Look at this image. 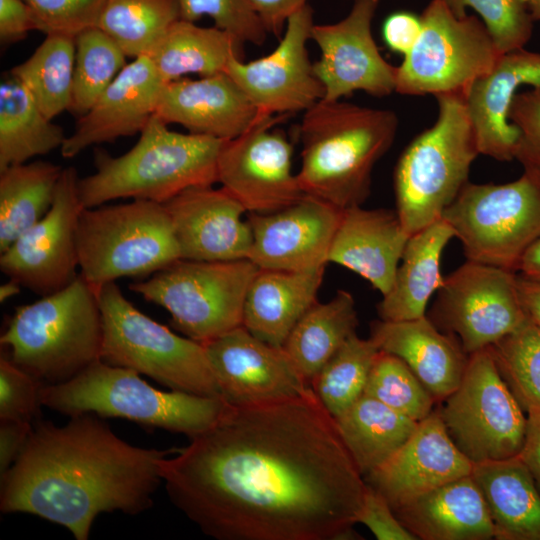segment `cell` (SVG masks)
Returning <instances> with one entry per match:
<instances>
[{
	"label": "cell",
	"instance_id": "d6986e66",
	"mask_svg": "<svg viewBox=\"0 0 540 540\" xmlns=\"http://www.w3.org/2000/svg\"><path fill=\"white\" fill-rule=\"evenodd\" d=\"M203 345L221 396L232 406L290 399L311 388L282 348L243 325Z\"/></svg>",
	"mask_w": 540,
	"mask_h": 540
},
{
	"label": "cell",
	"instance_id": "1f68e13d",
	"mask_svg": "<svg viewBox=\"0 0 540 540\" xmlns=\"http://www.w3.org/2000/svg\"><path fill=\"white\" fill-rule=\"evenodd\" d=\"M242 45L216 26L179 19L147 56L165 84L191 73L207 77L226 72L233 57L242 58Z\"/></svg>",
	"mask_w": 540,
	"mask_h": 540
},
{
	"label": "cell",
	"instance_id": "ee69618b",
	"mask_svg": "<svg viewBox=\"0 0 540 540\" xmlns=\"http://www.w3.org/2000/svg\"><path fill=\"white\" fill-rule=\"evenodd\" d=\"M182 20L196 22L202 16L211 17L215 26L242 44L262 45L267 31L251 0H178Z\"/></svg>",
	"mask_w": 540,
	"mask_h": 540
},
{
	"label": "cell",
	"instance_id": "f907efd6",
	"mask_svg": "<svg viewBox=\"0 0 540 540\" xmlns=\"http://www.w3.org/2000/svg\"><path fill=\"white\" fill-rule=\"evenodd\" d=\"M421 32L420 17L407 11L390 14L382 26L383 39L394 52L404 56L411 51Z\"/></svg>",
	"mask_w": 540,
	"mask_h": 540
},
{
	"label": "cell",
	"instance_id": "c3c4849f",
	"mask_svg": "<svg viewBox=\"0 0 540 540\" xmlns=\"http://www.w3.org/2000/svg\"><path fill=\"white\" fill-rule=\"evenodd\" d=\"M358 523L364 524L378 540H417L399 521L387 499L369 484Z\"/></svg>",
	"mask_w": 540,
	"mask_h": 540
},
{
	"label": "cell",
	"instance_id": "681fc988",
	"mask_svg": "<svg viewBox=\"0 0 540 540\" xmlns=\"http://www.w3.org/2000/svg\"><path fill=\"white\" fill-rule=\"evenodd\" d=\"M31 30H38V26L31 8L24 0H0L2 43L20 41Z\"/></svg>",
	"mask_w": 540,
	"mask_h": 540
},
{
	"label": "cell",
	"instance_id": "e0dca14e",
	"mask_svg": "<svg viewBox=\"0 0 540 540\" xmlns=\"http://www.w3.org/2000/svg\"><path fill=\"white\" fill-rule=\"evenodd\" d=\"M313 11L309 5L287 21L284 36L269 55L244 62L233 57L226 73L245 93L258 115H289L311 108L323 99L306 43L311 39Z\"/></svg>",
	"mask_w": 540,
	"mask_h": 540
},
{
	"label": "cell",
	"instance_id": "2e32d148",
	"mask_svg": "<svg viewBox=\"0 0 540 540\" xmlns=\"http://www.w3.org/2000/svg\"><path fill=\"white\" fill-rule=\"evenodd\" d=\"M74 167L60 175L47 214L0 252V269L9 279L46 296L68 286L78 275L76 230L84 208Z\"/></svg>",
	"mask_w": 540,
	"mask_h": 540
},
{
	"label": "cell",
	"instance_id": "6da1fadb",
	"mask_svg": "<svg viewBox=\"0 0 540 540\" xmlns=\"http://www.w3.org/2000/svg\"><path fill=\"white\" fill-rule=\"evenodd\" d=\"M160 475L172 503L218 540L353 536L366 482L312 387L232 406L190 438Z\"/></svg>",
	"mask_w": 540,
	"mask_h": 540
},
{
	"label": "cell",
	"instance_id": "44dd1931",
	"mask_svg": "<svg viewBox=\"0 0 540 540\" xmlns=\"http://www.w3.org/2000/svg\"><path fill=\"white\" fill-rule=\"evenodd\" d=\"M172 221L181 259H248L252 231L246 209L225 189L188 188L163 204Z\"/></svg>",
	"mask_w": 540,
	"mask_h": 540
},
{
	"label": "cell",
	"instance_id": "f546056e",
	"mask_svg": "<svg viewBox=\"0 0 540 540\" xmlns=\"http://www.w3.org/2000/svg\"><path fill=\"white\" fill-rule=\"evenodd\" d=\"M455 237L443 218L412 234L405 246L391 290L377 305L381 320L406 321L425 316L431 295L441 287V256Z\"/></svg>",
	"mask_w": 540,
	"mask_h": 540
},
{
	"label": "cell",
	"instance_id": "9f6ffc18",
	"mask_svg": "<svg viewBox=\"0 0 540 540\" xmlns=\"http://www.w3.org/2000/svg\"><path fill=\"white\" fill-rule=\"evenodd\" d=\"M517 271L526 278L540 281V237L525 250Z\"/></svg>",
	"mask_w": 540,
	"mask_h": 540
},
{
	"label": "cell",
	"instance_id": "11a10c76",
	"mask_svg": "<svg viewBox=\"0 0 540 540\" xmlns=\"http://www.w3.org/2000/svg\"><path fill=\"white\" fill-rule=\"evenodd\" d=\"M517 289L526 319L540 328V281L519 274Z\"/></svg>",
	"mask_w": 540,
	"mask_h": 540
},
{
	"label": "cell",
	"instance_id": "8d00e7d4",
	"mask_svg": "<svg viewBox=\"0 0 540 540\" xmlns=\"http://www.w3.org/2000/svg\"><path fill=\"white\" fill-rule=\"evenodd\" d=\"M75 37L48 34L10 75L28 90L44 115L53 119L72 104Z\"/></svg>",
	"mask_w": 540,
	"mask_h": 540
},
{
	"label": "cell",
	"instance_id": "cb8c5ba5",
	"mask_svg": "<svg viewBox=\"0 0 540 540\" xmlns=\"http://www.w3.org/2000/svg\"><path fill=\"white\" fill-rule=\"evenodd\" d=\"M523 85L540 87V52L524 47L502 53L465 92L480 154L499 161L515 159L519 132L508 120V109Z\"/></svg>",
	"mask_w": 540,
	"mask_h": 540
},
{
	"label": "cell",
	"instance_id": "ffe728a7",
	"mask_svg": "<svg viewBox=\"0 0 540 540\" xmlns=\"http://www.w3.org/2000/svg\"><path fill=\"white\" fill-rule=\"evenodd\" d=\"M341 209L304 195L269 213H249L248 259L259 269L305 271L326 266Z\"/></svg>",
	"mask_w": 540,
	"mask_h": 540
},
{
	"label": "cell",
	"instance_id": "7c38bea8",
	"mask_svg": "<svg viewBox=\"0 0 540 540\" xmlns=\"http://www.w3.org/2000/svg\"><path fill=\"white\" fill-rule=\"evenodd\" d=\"M420 20V35L397 67V93L465 94L502 54L479 17H458L440 0H431Z\"/></svg>",
	"mask_w": 540,
	"mask_h": 540
},
{
	"label": "cell",
	"instance_id": "4316f807",
	"mask_svg": "<svg viewBox=\"0 0 540 540\" xmlns=\"http://www.w3.org/2000/svg\"><path fill=\"white\" fill-rule=\"evenodd\" d=\"M370 338L379 350L401 358L435 401H443L459 386L469 355L453 334L441 333L426 316L374 321Z\"/></svg>",
	"mask_w": 540,
	"mask_h": 540
},
{
	"label": "cell",
	"instance_id": "f1b7e54d",
	"mask_svg": "<svg viewBox=\"0 0 540 540\" xmlns=\"http://www.w3.org/2000/svg\"><path fill=\"white\" fill-rule=\"evenodd\" d=\"M325 267L259 269L247 290L242 325L260 340L282 348L297 322L317 302Z\"/></svg>",
	"mask_w": 540,
	"mask_h": 540
},
{
	"label": "cell",
	"instance_id": "ab89813d",
	"mask_svg": "<svg viewBox=\"0 0 540 540\" xmlns=\"http://www.w3.org/2000/svg\"><path fill=\"white\" fill-rule=\"evenodd\" d=\"M126 54L103 30L94 26L75 36V63L70 111L80 117L126 66Z\"/></svg>",
	"mask_w": 540,
	"mask_h": 540
},
{
	"label": "cell",
	"instance_id": "db71d44e",
	"mask_svg": "<svg viewBox=\"0 0 540 540\" xmlns=\"http://www.w3.org/2000/svg\"><path fill=\"white\" fill-rule=\"evenodd\" d=\"M519 457L528 468L540 493V411L527 412L526 436Z\"/></svg>",
	"mask_w": 540,
	"mask_h": 540
},
{
	"label": "cell",
	"instance_id": "6f0895ef",
	"mask_svg": "<svg viewBox=\"0 0 540 540\" xmlns=\"http://www.w3.org/2000/svg\"><path fill=\"white\" fill-rule=\"evenodd\" d=\"M21 287L22 286L18 282L9 279V281L0 286V301L3 303L9 298L18 295L21 291Z\"/></svg>",
	"mask_w": 540,
	"mask_h": 540
},
{
	"label": "cell",
	"instance_id": "ac0fdd59",
	"mask_svg": "<svg viewBox=\"0 0 540 540\" xmlns=\"http://www.w3.org/2000/svg\"><path fill=\"white\" fill-rule=\"evenodd\" d=\"M380 0H354L348 15L337 23L313 25L311 39L321 51L313 64L324 88V101H337L361 90L384 97L395 92L397 67L380 54L372 20Z\"/></svg>",
	"mask_w": 540,
	"mask_h": 540
},
{
	"label": "cell",
	"instance_id": "484cf974",
	"mask_svg": "<svg viewBox=\"0 0 540 540\" xmlns=\"http://www.w3.org/2000/svg\"><path fill=\"white\" fill-rule=\"evenodd\" d=\"M410 236L396 210L347 208L334 234L328 263L357 273L384 296L393 286Z\"/></svg>",
	"mask_w": 540,
	"mask_h": 540
},
{
	"label": "cell",
	"instance_id": "680465c9",
	"mask_svg": "<svg viewBox=\"0 0 540 540\" xmlns=\"http://www.w3.org/2000/svg\"><path fill=\"white\" fill-rule=\"evenodd\" d=\"M533 21H540V0H525Z\"/></svg>",
	"mask_w": 540,
	"mask_h": 540
},
{
	"label": "cell",
	"instance_id": "bcb514c9",
	"mask_svg": "<svg viewBox=\"0 0 540 540\" xmlns=\"http://www.w3.org/2000/svg\"><path fill=\"white\" fill-rule=\"evenodd\" d=\"M43 383L14 364L0 359V420L32 422L40 412Z\"/></svg>",
	"mask_w": 540,
	"mask_h": 540
},
{
	"label": "cell",
	"instance_id": "5bb4252c",
	"mask_svg": "<svg viewBox=\"0 0 540 540\" xmlns=\"http://www.w3.org/2000/svg\"><path fill=\"white\" fill-rule=\"evenodd\" d=\"M433 323L456 334L469 355L485 349L528 320L514 271L467 260L437 291Z\"/></svg>",
	"mask_w": 540,
	"mask_h": 540
},
{
	"label": "cell",
	"instance_id": "8992f818",
	"mask_svg": "<svg viewBox=\"0 0 540 540\" xmlns=\"http://www.w3.org/2000/svg\"><path fill=\"white\" fill-rule=\"evenodd\" d=\"M40 401L69 417L93 413L123 418L189 438L213 426L229 405L222 397L158 390L138 372L102 360L66 382L43 384Z\"/></svg>",
	"mask_w": 540,
	"mask_h": 540
},
{
	"label": "cell",
	"instance_id": "836d02e7",
	"mask_svg": "<svg viewBox=\"0 0 540 540\" xmlns=\"http://www.w3.org/2000/svg\"><path fill=\"white\" fill-rule=\"evenodd\" d=\"M334 420L363 477L386 462L418 425V422L364 394Z\"/></svg>",
	"mask_w": 540,
	"mask_h": 540
},
{
	"label": "cell",
	"instance_id": "7bdbcfd3",
	"mask_svg": "<svg viewBox=\"0 0 540 540\" xmlns=\"http://www.w3.org/2000/svg\"><path fill=\"white\" fill-rule=\"evenodd\" d=\"M453 14L473 9L484 22L501 53L523 48L530 40L533 19L525 0H440Z\"/></svg>",
	"mask_w": 540,
	"mask_h": 540
},
{
	"label": "cell",
	"instance_id": "7402d4cb",
	"mask_svg": "<svg viewBox=\"0 0 540 540\" xmlns=\"http://www.w3.org/2000/svg\"><path fill=\"white\" fill-rule=\"evenodd\" d=\"M473 465L454 444L435 410L418 422L409 439L364 479L394 509L422 493L470 475Z\"/></svg>",
	"mask_w": 540,
	"mask_h": 540
},
{
	"label": "cell",
	"instance_id": "74e56055",
	"mask_svg": "<svg viewBox=\"0 0 540 540\" xmlns=\"http://www.w3.org/2000/svg\"><path fill=\"white\" fill-rule=\"evenodd\" d=\"M179 19L178 0H106L97 27L107 33L127 57L148 55Z\"/></svg>",
	"mask_w": 540,
	"mask_h": 540
},
{
	"label": "cell",
	"instance_id": "603a6c76",
	"mask_svg": "<svg viewBox=\"0 0 540 540\" xmlns=\"http://www.w3.org/2000/svg\"><path fill=\"white\" fill-rule=\"evenodd\" d=\"M163 85L149 56L134 58L79 117L60 148L62 156L72 158L92 145L141 132L155 115Z\"/></svg>",
	"mask_w": 540,
	"mask_h": 540
},
{
	"label": "cell",
	"instance_id": "83f0119b",
	"mask_svg": "<svg viewBox=\"0 0 540 540\" xmlns=\"http://www.w3.org/2000/svg\"><path fill=\"white\" fill-rule=\"evenodd\" d=\"M393 511L417 539L494 538L489 509L472 474L422 493Z\"/></svg>",
	"mask_w": 540,
	"mask_h": 540
},
{
	"label": "cell",
	"instance_id": "3957f363",
	"mask_svg": "<svg viewBox=\"0 0 540 540\" xmlns=\"http://www.w3.org/2000/svg\"><path fill=\"white\" fill-rule=\"evenodd\" d=\"M398 117L377 109L320 100L304 112L299 137L304 194L341 210L361 206L370 194L375 164L392 146Z\"/></svg>",
	"mask_w": 540,
	"mask_h": 540
},
{
	"label": "cell",
	"instance_id": "d6a6232c",
	"mask_svg": "<svg viewBox=\"0 0 540 540\" xmlns=\"http://www.w3.org/2000/svg\"><path fill=\"white\" fill-rule=\"evenodd\" d=\"M358 316L352 294L339 290L325 303L316 302L301 317L282 349L304 380L314 377L356 333Z\"/></svg>",
	"mask_w": 540,
	"mask_h": 540
},
{
	"label": "cell",
	"instance_id": "f35d334b",
	"mask_svg": "<svg viewBox=\"0 0 540 540\" xmlns=\"http://www.w3.org/2000/svg\"><path fill=\"white\" fill-rule=\"evenodd\" d=\"M379 348L353 334L327 361L310 386L333 417L337 418L363 394Z\"/></svg>",
	"mask_w": 540,
	"mask_h": 540
},
{
	"label": "cell",
	"instance_id": "4fadbf2b",
	"mask_svg": "<svg viewBox=\"0 0 540 540\" xmlns=\"http://www.w3.org/2000/svg\"><path fill=\"white\" fill-rule=\"evenodd\" d=\"M443 402L438 411L446 430L473 464L520 454L527 417L488 347L469 354L459 386Z\"/></svg>",
	"mask_w": 540,
	"mask_h": 540
},
{
	"label": "cell",
	"instance_id": "60d3db41",
	"mask_svg": "<svg viewBox=\"0 0 540 540\" xmlns=\"http://www.w3.org/2000/svg\"><path fill=\"white\" fill-rule=\"evenodd\" d=\"M488 348L521 407L540 411V328L527 321Z\"/></svg>",
	"mask_w": 540,
	"mask_h": 540
},
{
	"label": "cell",
	"instance_id": "30bf717a",
	"mask_svg": "<svg viewBox=\"0 0 540 540\" xmlns=\"http://www.w3.org/2000/svg\"><path fill=\"white\" fill-rule=\"evenodd\" d=\"M258 270L249 259H178L129 289L165 308L174 329L204 344L242 326L247 290Z\"/></svg>",
	"mask_w": 540,
	"mask_h": 540
},
{
	"label": "cell",
	"instance_id": "7dc6e473",
	"mask_svg": "<svg viewBox=\"0 0 540 540\" xmlns=\"http://www.w3.org/2000/svg\"><path fill=\"white\" fill-rule=\"evenodd\" d=\"M508 120L519 132L515 159L523 168L540 171V87L513 96Z\"/></svg>",
	"mask_w": 540,
	"mask_h": 540
},
{
	"label": "cell",
	"instance_id": "52a82bcc",
	"mask_svg": "<svg viewBox=\"0 0 540 540\" xmlns=\"http://www.w3.org/2000/svg\"><path fill=\"white\" fill-rule=\"evenodd\" d=\"M435 98V123L409 143L394 171L396 212L410 235L442 219L480 154L464 93Z\"/></svg>",
	"mask_w": 540,
	"mask_h": 540
},
{
	"label": "cell",
	"instance_id": "f5cc1de1",
	"mask_svg": "<svg viewBox=\"0 0 540 540\" xmlns=\"http://www.w3.org/2000/svg\"><path fill=\"white\" fill-rule=\"evenodd\" d=\"M32 429L30 422L0 420V474L6 472L15 462Z\"/></svg>",
	"mask_w": 540,
	"mask_h": 540
},
{
	"label": "cell",
	"instance_id": "8fae6325",
	"mask_svg": "<svg viewBox=\"0 0 540 540\" xmlns=\"http://www.w3.org/2000/svg\"><path fill=\"white\" fill-rule=\"evenodd\" d=\"M442 218L467 260L516 272L525 250L540 237V171L524 168L505 184L468 182Z\"/></svg>",
	"mask_w": 540,
	"mask_h": 540
},
{
	"label": "cell",
	"instance_id": "9a60e30c",
	"mask_svg": "<svg viewBox=\"0 0 540 540\" xmlns=\"http://www.w3.org/2000/svg\"><path fill=\"white\" fill-rule=\"evenodd\" d=\"M284 116L257 115L250 128L221 146L218 182L249 213L274 212L305 195L292 173V145L273 129Z\"/></svg>",
	"mask_w": 540,
	"mask_h": 540
},
{
	"label": "cell",
	"instance_id": "ba28073f",
	"mask_svg": "<svg viewBox=\"0 0 540 540\" xmlns=\"http://www.w3.org/2000/svg\"><path fill=\"white\" fill-rule=\"evenodd\" d=\"M76 245L79 273L97 289L123 277L151 276L181 259L165 206L141 199L83 208Z\"/></svg>",
	"mask_w": 540,
	"mask_h": 540
},
{
	"label": "cell",
	"instance_id": "5b68a950",
	"mask_svg": "<svg viewBox=\"0 0 540 540\" xmlns=\"http://www.w3.org/2000/svg\"><path fill=\"white\" fill-rule=\"evenodd\" d=\"M98 290L79 273L65 288L18 306L0 337L6 356L43 384L66 382L101 360Z\"/></svg>",
	"mask_w": 540,
	"mask_h": 540
},
{
	"label": "cell",
	"instance_id": "e575fe53",
	"mask_svg": "<svg viewBox=\"0 0 540 540\" xmlns=\"http://www.w3.org/2000/svg\"><path fill=\"white\" fill-rule=\"evenodd\" d=\"M64 130L47 118L17 79L0 85V171L61 148Z\"/></svg>",
	"mask_w": 540,
	"mask_h": 540
},
{
	"label": "cell",
	"instance_id": "d4e9b609",
	"mask_svg": "<svg viewBox=\"0 0 540 540\" xmlns=\"http://www.w3.org/2000/svg\"><path fill=\"white\" fill-rule=\"evenodd\" d=\"M257 115L256 108L226 72L165 83L155 111V116L166 124L177 123L189 133L220 140L244 133Z\"/></svg>",
	"mask_w": 540,
	"mask_h": 540
},
{
	"label": "cell",
	"instance_id": "d590c367",
	"mask_svg": "<svg viewBox=\"0 0 540 540\" xmlns=\"http://www.w3.org/2000/svg\"><path fill=\"white\" fill-rule=\"evenodd\" d=\"M62 170L38 160L0 171V252L47 214Z\"/></svg>",
	"mask_w": 540,
	"mask_h": 540
},
{
	"label": "cell",
	"instance_id": "f6af8a7d",
	"mask_svg": "<svg viewBox=\"0 0 540 540\" xmlns=\"http://www.w3.org/2000/svg\"><path fill=\"white\" fill-rule=\"evenodd\" d=\"M31 8L38 30L48 34L76 36L97 26L106 0H24Z\"/></svg>",
	"mask_w": 540,
	"mask_h": 540
},
{
	"label": "cell",
	"instance_id": "816d5d0a",
	"mask_svg": "<svg viewBox=\"0 0 540 540\" xmlns=\"http://www.w3.org/2000/svg\"><path fill=\"white\" fill-rule=\"evenodd\" d=\"M267 33L280 36L288 19L308 5L307 0H251Z\"/></svg>",
	"mask_w": 540,
	"mask_h": 540
},
{
	"label": "cell",
	"instance_id": "b9f144b4",
	"mask_svg": "<svg viewBox=\"0 0 540 540\" xmlns=\"http://www.w3.org/2000/svg\"><path fill=\"white\" fill-rule=\"evenodd\" d=\"M364 395L420 422L432 413L433 396L398 356L379 351L365 386Z\"/></svg>",
	"mask_w": 540,
	"mask_h": 540
},
{
	"label": "cell",
	"instance_id": "4dcf8cb0",
	"mask_svg": "<svg viewBox=\"0 0 540 540\" xmlns=\"http://www.w3.org/2000/svg\"><path fill=\"white\" fill-rule=\"evenodd\" d=\"M498 540H540V493L518 456L473 465Z\"/></svg>",
	"mask_w": 540,
	"mask_h": 540
},
{
	"label": "cell",
	"instance_id": "277c9868",
	"mask_svg": "<svg viewBox=\"0 0 540 540\" xmlns=\"http://www.w3.org/2000/svg\"><path fill=\"white\" fill-rule=\"evenodd\" d=\"M224 140L179 133L153 116L126 153L112 156L97 149L95 172L79 179L84 208L119 198L164 204L182 191L218 182L217 162Z\"/></svg>",
	"mask_w": 540,
	"mask_h": 540
},
{
	"label": "cell",
	"instance_id": "7a4b0ae2",
	"mask_svg": "<svg viewBox=\"0 0 540 540\" xmlns=\"http://www.w3.org/2000/svg\"><path fill=\"white\" fill-rule=\"evenodd\" d=\"M69 418L63 426L37 421L1 474L0 509L39 516L87 540L99 514L149 509L161 461L179 449L133 446L93 413Z\"/></svg>",
	"mask_w": 540,
	"mask_h": 540
},
{
	"label": "cell",
	"instance_id": "9c48e42d",
	"mask_svg": "<svg viewBox=\"0 0 540 540\" xmlns=\"http://www.w3.org/2000/svg\"><path fill=\"white\" fill-rule=\"evenodd\" d=\"M98 299L102 361L144 374L171 390L222 397L202 343L142 313L115 282L102 285Z\"/></svg>",
	"mask_w": 540,
	"mask_h": 540
}]
</instances>
